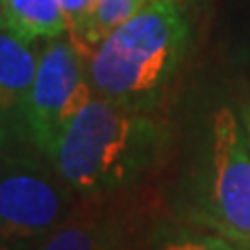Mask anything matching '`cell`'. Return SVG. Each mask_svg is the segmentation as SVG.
Masks as SVG:
<instances>
[{"mask_svg":"<svg viewBox=\"0 0 250 250\" xmlns=\"http://www.w3.org/2000/svg\"><path fill=\"white\" fill-rule=\"evenodd\" d=\"M159 127L127 103L96 96L69 123L52 163L82 198L106 196L127 186L150 161Z\"/></svg>","mask_w":250,"mask_h":250,"instance_id":"cell-1","label":"cell"},{"mask_svg":"<svg viewBox=\"0 0 250 250\" xmlns=\"http://www.w3.org/2000/svg\"><path fill=\"white\" fill-rule=\"evenodd\" d=\"M186 42L188 23L177 4L152 0L88 57L94 94L131 103L156 90L179 65Z\"/></svg>","mask_w":250,"mask_h":250,"instance_id":"cell-2","label":"cell"},{"mask_svg":"<svg viewBox=\"0 0 250 250\" xmlns=\"http://www.w3.org/2000/svg\"><path fill=\"white\" fill-rule=\"evenodd\" d=\"M77 194L36 146L0 150V236L38 244L73 208Z\"/></svg>","mask_w":250,"mask_h":250,"instance_id":"cell-3","label":"cell"},{"mask_svg":"<svg viewBox=\"0 0 250 250\" xmlns=\"http://www.w3.org/2000/svg\"><path fill=\"white\" fill-rule=\"evenodd\" d=\"M196 207L200 223L250 248V146L228 106L217 108L210 119L208 169Z\"/></svg>","mask_w":250,"mask_h":250,"instance_id":"cell-4","label":"cell"},{"mask_svg":"<svg viewBox=\"0 0 250 250\" xmlns=\"http://www.w3.org/2000/svg\"><path fill=\"white\" fill-rule=\"evenodd\" d=\"M92 98L94 88L82 52L71 40H48L40 52L29 103V129L38 150L52 159L69 123Z\"/></svg>","mask_w":250,"mask_h":250,"instance_id":"cell-5","label":"cell"},{"mask_svg":"<svg viewBox=\"0 0 250 250\" xmlns=\"http://www.w3.org/2000/svg\"><path fill=\"white\" fill-rule=\"evenodd\" d=\"M40 54L6 29H0V150L36 146L29 129V103Z\"/></svg>","mask_w":250,"mask_h":250,"instance_id":"cell-6","label":"cell"},{"mask_svg":"<svg viewBox=\"0 0 250 250\" xmlns=\"http://www.w3.org/2000/svg\"><path fill=\"white\" fill-rule=\"evenodd\" d=\"M36 250H121V233L100 208L75 202L69 215L38 242Z\"/></svg>","mask_w":250,"mask_h":250,"instance_id":"cell-7","label":"cell"},{"mask_svg":"<svg viewBox=\"0 0 250 250\" xmlns=\"http://www.w3.org/2000/svg\"><path fill=\"white\" fill-rule=\"evenodd\" d=\"M6 31L25 42L57 40L69 31L61 0H4Z\"/></svg>","mask_w":250,"mask_h":250,"instance_id":"cell-8","label":"cell"},{"mask_svg":"<svg viewBox=\"0 0 250 250\" xmlns=\"http://www.w3.org/2000/svg\"><path fill=\"white\" fill-rule=\"evenodd\" d=\"M156 250H250V248L219 236V233L217 236H208V233H177V236L161 242Z\"/></svg>","mask_w":250,"mask_h":250,"instance_id":"cell-9","label":"cell"},{"mask_svg":"<svg viewBox=\"0 0 250 250\" xmlns=\"http://www.w3.org/2000/svg\"><path fill=\"white\" fill-rule=\"evenodd\" d=\"M94 2H96V0H61L62 11H65L67 21H69V31L83 21V17L90 13Z\"/></svg>","mask_w":250,"mask_h":250,"instance_id":"cell-10","label":"cell"},{"mask_svg":"<svg viewBox=\"0 0 250 250\" xmlns=\"http://www.w3.org/2000/svg\"><path fill=\"white\" fill-rule=\"evenodd\" d=\"M38 244H27V242H15L0 236V250H36Z\"/></svg>","mask_w":250,"mask_h":250,"instance_id":"cell-11","label":"cell"},{"mask_svg":"<svg viewBox=\"0 0 250 250\" xmlns=\"http://www.w3.org/2000/svg\"><path fill=\"white\" fill-rule=\"evenodd\" d=\"M0 29H6V13H4V0H0Z\"/></svg>","mask_w":250,"mask_h":250,"instance_id":"cell-12","label":"cell"},{"mask_svg":"<svg viewBox=\"0 0 250 250\" xmlns=\"http://www.w3.org/2000/svg\"><path fill=\"white\" fill-rule=\"evenodd\" d=\"M244 125H246V140H248V146H250V108L246 111V117H244Z\"/></svg>","mask_w":250,"mask_h":250,"instance_id":"cell-13","label":"cell"}]
</instances>
